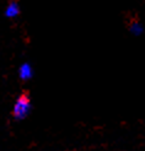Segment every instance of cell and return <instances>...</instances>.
<instances>
[{
    "label": "cell",
    "instance_id": "7a4b0ae2",
    "mask_svg": "<svg viewBox=\"0 0 145 151\" xmlns=\"http://www.w3.org/2000/svg\"><path fill=\"white\" fill-rule=\"evenodd\" d=\"M19 76L21 80L27 81L33 76V68L30 63H24L19 68Z\"/></svg>",
    "mask_w": 145,
    "mask_h": 151
},
{
    "label": "cell",
    "instance_id": "3957f363",
    "mask_svg": "<svg viewBox=\"0 0 145 151\" xmlns=\"http://www.w3.org/2000/svg\"><path fill=\"white\" fill-rule=\"evenodd\" d=\"M20 14V5L15 1H11L6 5V9H5V16L9 17V19H15Z\"/></svg>",
    "mask_w": 145,
    "mask_h": 151
},
{
    "label": "cell",
    "instance_id": "277c9868",
    "mask_svg": "<svg viewBox=\"0 0 145 151\" xmlns=\"http://www.w3.org/2000/svg\"><path fill=\"white\" fill-rule=\"evenodd\" d=\"M129 31H131L134 36H140L144 32V27H143V25L140 24V22L134 21L133 24L129 26Z\"/></svg>",
    "mask_w": 145,
    "mask_h": 151
},
{
    "label": "cell",
    "instance_id": "6da1fadb",
    "mask_svg": "<svg viewBox=\"0 0 145 151\" xmlns=\"http://www.w3.org/2000/svg\"><path fill=\"white\" fill-rule=\"evenodd\" d=\"M31 109H32L31 101H30V99H28L27 96L22 95L14 103L12 116L16 118V119H19V120L25 119L30 114V113H31Z\"/></svg>",
    "mask_w": 145,
    "mask_h": 151
}]
</instances>
